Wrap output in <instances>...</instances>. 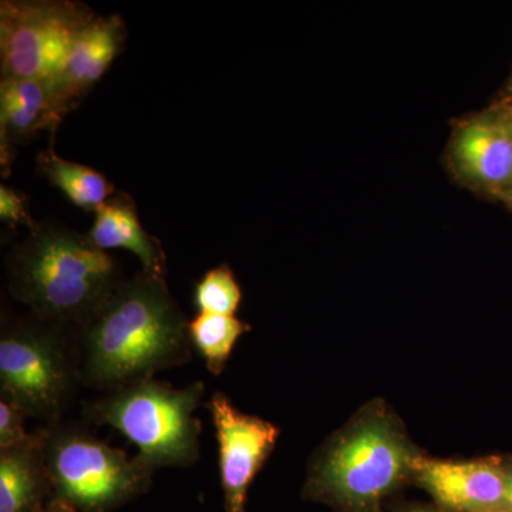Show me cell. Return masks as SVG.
I'll list each match as a JSON object with an SVG mask.
<instances>
[{"label": "cell", "instance_id": "obj_2", "mask_svg": "<svg viewBox=\"0 0 512 512\" xmlns=\"http://www.w3.org/2000/svg\"><path fill=\"white\" fill-rule=\"evenodd\" d=\"M9 295L39 318L77 332L126 276L86 234L47 218L5 256Z\"/></svg>", "mask_w": 512, "mask_h": 512}, {"label": "cell", "instance_id": "obj_23", "mask_svg": "<svg viewBox=\"0 0 512 512\" xmlns=\"http://www.w3.org/2000/svg\"><path fill=\"white\" fill-rule=\"evenodd\" d=\"M512 121V120H511Z\"/></svg>", "mask_w": 512, "mask_h": 512}, {"label": "cell", "instance_id": "obj_22", "mask_svg": "<svg viewBox=\"0 0 512 512\" xmlns=\"http://www.w3.org/2000/svg\"><path fill=\"white\" fill-rule=\"evenodd\" d=\"M505 471H507V497L508 507L512 512V461H504Z\"/></svg>", "mask_w": 512, "mask_h": 512}, {"label": "cell", "instance_id": "obj_6", "mask_svg": "<svg viewBox=\"0 0 512 512\" xmlns=\"http://www.w3.org/2000/svg\"><path fill=\"white\" fill-rule=\"evenodd\" d=\"M47 427V464L53 498L77 511L110 512L146 493L153 468L128 457L79 424L60 420Z\"/></svg>", "mask_w": 512, "mask_h": 512}, {"label": "cell", "instance_id": "obj_1", "mask_svg": "<svg viewBox=\"0 0 512 512\" xmlns=\"http://www.w3.org/2000/svg\"><path fill=\"white\" fill-rule=\"evenodd\" d=\"M188 323L167 279L136 272L77 330L83 386L101 394L190 362Z\"/></svg>", "mask_w": 512, "mask_h": 512}, {"label": "cell", "instance_id": "obj_13", "mask_svg": "<svg viewBox=\"0 0 512 512\" xmlns=\"http://www.w3.org/2000/svg\"><path fill=\"white\" fill-rule=\"evenodd\" d=\"M47 427L0 450V512H40L53 494L47 464Z\"/></svg>", "mask_w": 512, "mask_h": 512}, {"label": "cell", "instance_id": "obj_20", "mask_svg": "<svg viewBox=\"0 0 512 512\" xmlns=\"http://www.w3.org/2000/svg\"><path fill=\"white\" fill-rule=\"evenodd\" d=\"M40 512H77L76 508L60 498H53L45 505Z\"/></svg>", "mask_w": 512, "mask_h": 512}, {"label": "cell", "instance_id": "obj_16", "mask_svg": "<svg viewBox=\"0 0 512 512\" xmlns=\"http://www.w3.org/2000/svg\"><path fill=\"white\" fill-rule=\"evenodd\" d=\"M251 329L237 316L198 313L188 323L192 348L200 352L208 372L221 376L239 338Z\"/></svg>", "mask_w": 512, "mask_h": 512}, {"label": "cell", "instance_id": "obj_8", "mask_svg": "<svg viewBox=\"0 0 512 512\" xmlns=\"http://www.w3.org/2000/svg\"><path fill=\"white\" fill-rule=\"evenodd\" d=\"M218 444V467L227 512L247 510L248 490L274 451L279 429L258 416L241 412L225 393L208 403Z\"/></svg>", "mask_w": 512, "mask_h": 512}, {"label": "cell", "instance_id": "obj_7", "mask_svg": "<svg viewBox=\"0 0 512 512\" xmlns=\"http://www.w3.org/2000/svg\"><path fill=\"white\" fill-rule=\"evenodd\" d=\"M96 16L89 5L74 0H3L2 77L52 79L77 37Z\"/></svg>", "mask_w": 512, "mask_h": 512}, {"label": "cell", "instance_id": "obj_10", "mask_svg": "<svg viewBox=\"0 0 512 512\" xmlns=\"http://www.w3.org/2000/svg\"><path fill=\"white\" fill-rule=\"evenodd\" d=\"M127 37V25L121 15H97L80 33L60 69L46 82L63 120L106 76L123 53Z\"/></svg>", "mask_w": 512, "mask_h": 512}, {"label": "cell", "instance_id": "obj_4", "mask_svg": "<svg viewBox=\"0 0 512 512\" xmlns=\"http://www.w3.org/2000/svg\"><path fill=\"white\" fill-rule=\"evenodd\" d=\"M82 386L73 330L30 312L2 313L0 396L49 426L63 420Z\"/></svg>", "mask_w": 512, "mask_h": 512}, {"label": "cell", "instance_id": "obj_12", "mask_svg": "<svg viewBox=\"0 0 512 512\" xmlns=\"http://www.w3.org/2000/svg\"><path fill=\"white\" fill-rule=\"evenodd\" d=\"M45 80L2 77L0 80V165L9 174L15 147L42 131L56 136L62 124Z\"/></svg>", "mask_w": 512, "mask_h": 512}, {"label": "cell", "instance_id": "obj_18", "mask_svg": "<svg viewBox=\"0 0 512 512\" xmlns=\"http://www.w3.org/2000/svg\"><path fill=\"white\" fill-rule=\"evenodd\" d=\"M26 419L28 414L22 407L8 397L0 396V450L15 446L29 436Z\"/></svg>", "mask_w": 512, "mask_h": 512}, {"label": "cell", "instance_id": "obj_19", "mask_svg": "<svg viewBox=\"0 0 512 512\" xmlns=\"http://www.w3.org/2000/svg\"><path fill=\"white\" fill-rule=\"evenodd\" d=\"M0 220L10 227L25 225L32 229L36 225L30 215L28 197L8 185H0Z\"/></svg>", "mask_w": 512, "mask_h": 512}, {"label": "cell", "instance_id": "obj_5", "mask_svg": "<svg viewBox=\"0 0 512 512\" xmlns=\"http://www.w3.org/2000/svg\"><path fill=\"white\" fill-rule=\"evenodd\" d=\"M204 394L201 380L175 389L150 379L84 403L83 416L123 434L138 448L137 457L153 470L191 467L201 457L197 410Z\"/></svg>", "mask_w": 512, "mask_h": 512}, {"label": "cell", "instance_id": "obj_21", "mask_svg": "<svg viewBox=\"0 0 512 512\" xmlns=\"http://www.w3.org/2000/svg\"><path fill=\"white\" fill-rule=\"evenodd\" d=\"M400 512H450L447 510H444V508L439 507V505H436V507H431V505H409V507H404L403 510H400Z\"/></svg>", "mask_w": 512, "mask_h": 512}, {"label": "cell", "instance_id": "obj_3", "mask_svg": "<svg viewBox=\"0 0 512 512\" xmlns=\"http://www.w3.org/2000/svg\"><path fill=\"white\" fill-rule=\"evenodd\" d=\"M419 454L386 407L369 406L315 454L303 497L336 512H380L384 498L412 480Z\"/></svg>", "mask_w": 512, "mask_h": 512}, {"label": "cell", "instance_id": "obj_15", "mask_svg": "<svg viewBox=\"0 0 512 512\" xmlns=\"http://www.w3.org/2000/svg\"><path fill=\"white\" fill-rule=\"evenodd\" d=\"M37 170L67 200L87 212L99 210L117 191L106 175L89 165L57 156L53 144L37 157Z\"/></svg>", "mask_w": 512, "mask_h": 512}, {"label": "cell", "instance_id": "obj_14", "mask_svg": "<svg viewBox=\"0 0 512 512\" xmlns=\"http://www.w3.org/2000/svg\"><path fill=\"white\" fill-rule=\"evenodd\" d=\"M86 235L101 251L126 249L137 256L143 271L167 279V255L163 245L143 227L136 201L127 192L116 191L101 205Z\"/></svg>", "mask_w": 512, "mask_h": 512}, {"label": "cell", "instance_id": "obj_17", "mask_svg": "<svg viewBox=\"0 0 512 512\" xmlns=\"http://www.w3.org/2000/svg\"><path fill=\"white\" fill-rule=\"evenodd\" d=\"M241 286L227 264L205 272L194 289V306L198 313L235 316L241 305Z\"/></svg>", "mask_w": 512, "mask_h": 512}, {"label": "cell", "instance_id": "obj_9", "mask_svg": "<svg viewBox=\"0 0 512 512\" xmlns=\"http://www.w3.org/2000/svg\"><path fill=\"white\" fill-rule=\"evenodd\" d=\"M412 480L450 512H510L501 458L450 461L419 454Z\"/></svg>", "mask_w": 512, "mask_h": 512}, {"label": "cell", "instance_id": "obj_11", "mask_svg": "<svg viewBox=\"0 0 512 512\" xmlns=\"http://www.w3.org/2000/svg\"><path fill=\"white\" fill-rule=\"evenodd\" d=\"M453 160L471 183L507 197L512 187V121H467L454 136Z\"/></svg>", "mask_w": 512, "mask_h": 512}]
</instances>
